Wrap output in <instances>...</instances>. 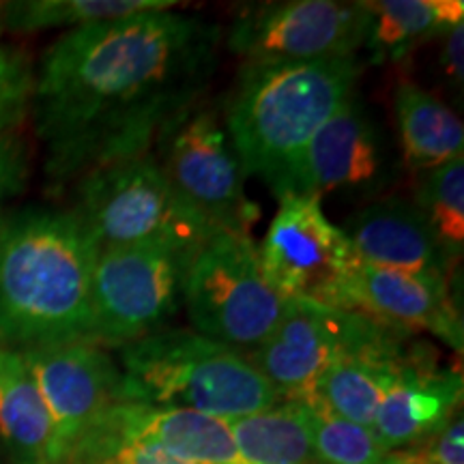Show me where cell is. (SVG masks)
Instances as JSON below:
<instances>
[{
  "mask_svg": "<svg viewBox=\"0 0 464 464\" xmlns=\"http://www.w3.org/2000/svg\"><path fill=\"white\" fill-rule=\"evenodd\" d=\"M222 28L149 11L63 33L33 73L28 112L56 188L150 153L211 86Z\"/></svg>",
  "mask_w": 464,
  "mask_h": 464,
  "instance_id": "obj_1",
  "label": "cell"
},
{
  "mask_svg": "<svg viewBox=\"0 0 464 464\" xmlns=\"http://www.w3.org/2000/svg\"><path fill=\"white\" fill-rule=\"evenodd\" d=\"M97 254L72 208L7 213L0 222V346L89 342Z\"/></svg>",
  "mask_w": 464,
  "mask_h": 464,
  "instance_id": "obj_2",
  "label": "cell"
},
{
  "mask_svg": "<svg viewBox=\"0 0 464 464\" xmlns=\"http://www.w3.org/2000/svg\"><path fill=\"white\" fill-rule=\"evenodd\" d=\"M362 72L357 56L243 63L222 116L246 177H258L277 200L297 194L312 138L353 95Z\"/></svg>",
  "mask_w": 464,
  "mask_h": 464,
  "instance_id": "obj_3",
  "label": "cell"
},
{
  "mask_svg": "<svg viewBox=\"0 0 464 464\" xmlns=\"http://www.w3.org/2000/svg\"><path fill=\"white\" fill-rule=\"evenodd\" d=\"M116 351L125 402L188 409L222 421L282 402L243 353L194 329H161Z\"/></svg>",
  "mask_w": 464,
  "mask_h": 464,
  "instance_id": "obj_4",
  "label": "cell"
},
{
  "mask_svg": "<svg viewBox=\"0 0 464 464\" xmlns=\"http://www.w3.org/2000/svg\"><path fill=\"white\" fill-rule=\"evenodd\" d=\"M100 249L166 247L198 254L218 235L168 183L155 153L91 168L73 181V207Z\"/></svg>",
  "mask_w": 464,
  "mask_h": 464,
  "instance_id": "obj_5",
  "label": "cell"
},
{
  "mask_svg": "<svg viewBox=\"0 0 464 464\" xmlns=\"http://www.w3.org/2000/svg\"><path fill=\"white\" fill-rule=\"evenodd\" d=\"M286 305L265 282L249 237L218 232L191 260L183 307L191 329L219 344L252 351L277 327Z\"/></svg>",
  "mask_w": 464,
  "mask_h": 464,
  "instance_id": "obj_6",
  "label": "cell"
},
{
  "mask_svg": "<svg viewBox=\"0 0 464 464\" xmlns=\"http://www.w3.org/2000/svg\"><path fill=\"white\" fill-rule=\"evenodd\" d=\"M196 254L166 247L100 249L92 271L89 342L121 348L161 332L183 305Z\"/></svg>",
  "mask_w": 464,
  "mask_h": 464,
  "instance_id": "obj_7",
  "label": "cell"
},
{
  "mask_svg": "<svg viewBox=\"0 0 464 464\" xmlns=\"http://www.w3.org/2000/svg\"><path fill=\"white\" fill-rule=\"evenodd\" d=\"M155 160L208 228L249 237L260 208L246 194L247 177L224 127L222 106H196L158 142Z\"/></svg>",
  "mask_w": 464,
  "mask_h": 464,
  "instance_id": "obj_8",
  "label": "cell"
},
{
  "mask_svg": "<svg viewBox=\"0 0 464 464\" xmlns=\"http://www.w3.org/2000/svg\"><path fill=\"white\" fill-rule=\"evenodd\" d=\"M277 202L280 207L256 247L265 282L286 301L335 307L342 282L357 263L351 243L324 216L321 200L290 194Z\"/></svg>",
  "mask_w": 464,
  "mask_h": 464,
  "instance_id": "obj_9",
  "label": "cell"
},
{
  "mask_svg": "<svg viewBox=\"0 0 464 464\" xmlns=\"http://www.w3.org/2000/svg\"><path fill=\"white\" fill-rule=\"evenodd\" d=\"M365 3L284 0L249 5L230 24L226 45L246 63H310L357 56Z\"/></svg>",
  "mask_w": 464,
  "mask_h": 464,
  "instance_id": "obj_10",
  "label": "cell"
},
{
  "mask_svg": "<svg viewBox=\"0 0 464 464\" xmlns=\"http://www.w3.org/2000/svg\"><path fill=\"white\" fill-rule=\"evenodd\" d=\"M392 332L400 329L359 312L288 301L274 332L243 355L274 385L282 400L307 402L335 357L351 348L372 344Z\"/></svg>",
  "mask_w": 464,
  "mask_h": 464,
  "instance_id": "obj_11",
  "label": "cell"
},
{
  "mask_svg": "<svg viewBox=\"0 0 464 464\" xmlns=\"http://www.w3.org/2000/svg\"><path fill=\"white\" fill-rule=\"evenodd\" d=\"M20 353L50 417V464H67L92 423L125 402L121 365L86 340Z\"/></svg>",
  "mask_w": 464,
  "mask_h": 464,
  "instance_id": "obj_12",
  "label": "cell"
},
{
  "mask_svg": "<svg viewBox=\"0 0 464 464\" xmlns=\"http://www.w3.org/2000/svg\"><path fill=\"white\" fill-rule=\"evenodd\" d=\"M396 161L372 110L353 92L329 116L307 147L297 194L376 196L392 183Z\"/></svg>",
  "mask_w": 464,
  "mask_h": 464,
  "instance_id": "obj_13",
  "label": "cell"
},
{
  "mask_svg": "<svg viewBox=\"0 0 464 464\" xmlns=\"http://www.w3.org/2000/svg\"><path fill=\"white\" fill-rule=\"evenodd\" d=\"M338 310L359 312L400 332H428L462 351V314L451 297L450 277L353 265L338 293Z\"/></svg>",
  "mask_w": 464,
  "mask_h": 464,
  "instance_id": "obj_14",
  "label": "cell"
},
{
  "mask_svg": "<svg viewBox=\"0 0 464 464\" xmlns=\"http://www.w3.org/2000/svg\"><path fill=\"white\" fill-rule=\"evenodd\" d=\"M426 348L409 344L376 409L372 432L390 454L421 445L460 411L462 372L440 368Z\"/></svg>",
  "mask_w": 464,
  "mask_h": 464,
  "instance_id": "obj_15",
  "label": "cell"
},
{
  "mask_svg": "<svg viewBox=\"0 0 464 464\" xmlns=\"http://www.w3.org/2000/svg\"><path fill=\"white\" fill-rule=\"evenodd\" d=\"M340 228L359 263L443 277H450L456 266L415 200H374Z\"/></svg>",
  "mask_w": 464,
  "mask_h": 464,
  "instance_id": "obj_16",
  "label": "cell"
},
{
  "mask_svg": "<svg viewBox=\"0 0 464 464\" xmlns=\"http://www.w3.org/2000/svg\"><path fill=\"white\" fill-rule=\"evenodd\" d=\"M125 437L155 445L188 464H239L228 423L188 409L119 402L102 415Z\"/></svg>",
  "mask_w": 464,
  "mask_h": 464,
  "instance_id": "obj_17",
  "label": "cell"
},
{
  "mask_svg": "<svg viewBox=\"0 0 464 464\" xmlns=\"http://www.w3.org/2000/svg\"><path fill=\"white\" fill-rule=\"evenodd\" d=\"M413 334L392 332L381 340L342 353L318 379L307 402L363 428H372L376 409Z\"/></svg>",
  "mask_w": 464,
  "mask_h": 464,
  "instance_id": "obj_18",
  "label": "cell"
},
{
  "mask_svg": "<svg viewBox=\"0 0 464 464\" xmlns=\"http://www.w3.org/2000/svg\"><path fill=\"white\" fill-rule=\"evenodd\" d=\"M365 9L363 48L376 65L404 63L421 44L464 22L462 0H376Z\"/></svg>",
  "mask_w": 464,
  "mask_h": 464,
  "instance_id": "obj_19",
  "label": "cell"
},
{
  "mask_svg": "<svg viewBox=\"0 0 464 464\" xmlns=\"http://www.w3.org/2000/svg\"><path fill=\"white\" fill-rule=\"evenodd\" d=\"M0 443L9 464H50V417L20 351L0 346Z\"/></svg>",
  "mask_w": 464,
  "mask_h": 464,
  "instance_id": "obj_20",
  "label": "cell"
},
{
  "mask_svg": "<svg viewBox=\"0 0 464 464\" xmlns=\"http://www.w3.org/2000/svg\"><path fill=\"white\" fill-rule=\"evenodd\" d=\"M393 114L406 164L417 172L462 158V121L420 84L411 80L398 82L393 92Z\"/></svg>",
  "mask_w": 464,
  "mask_h": 464,
  "instance_id": "obj_21",
  "label": "cell"
},
{
  "mask_svg": "<svg viewBox=\"0 0 464 464\" xmlns=\"http://www.w3.org/2000/svg\"><path fill=\"white\" fill-rule=\"evenodd\" d=\"M239 458L247 464H321L295 400L226 421Z\"/></svg>",
  "mask_w": 464,
  "mask_h": 464,
  "instance_id": "obj_22",
  "label": "cell"
},
{
  "mask_svg": "<svg viewBox=\"0 0 464 464\" xmlns=\"http://www.w3.org/2000/svg\"><path fill=\"white\" fill-rule=\"evenodd\" d=\"M177 0H14L0 5V24L5 33L31 34L54 28H82L102 22L177 9Z\"/></svg>",
  "mask_w": 464,
  "mask_h": 464,
  "instance_id": "obj_23",
  "label": "cell"
},
{
  "mask_svg": "<svg viewBox=\"0 0 464 464\" xmlns=\"http://www.w3.org/2000/svg\"><path fill=\"white\" fill-rule=\"evenodd\" d=\"M420 174L417 207L430 222L445 252L458 260L464 246V158L445 161Z\"/></svg>",
  "mask_w": 464,
  "mask_h": 464,
  "instance_id": "obj_24",
  "label": "cell"
},
{
  "mask_svg": "<svg viewBox=\"0 0 464 464\" xmlns=\"http://www.w3.org/2000/svg\"><path fill=\"white\" fill-rule=\"evenodd\" d=\"M299 406L321 464H390L392 454L379 443L372 428L342 420L318 404Z\"/></svg>",
  "mask_w": 464,
  "mask_h": 464,
  "instance_id": "obj_25",
  "label": "cell"
},
{
  "mask_svg": "<svg viewBox=\"0 0 464 464\" xmlns=\"http://www.w3.org/2000/svg\"><path fill=\"white\" fill-rule=\"evenodd\" d=\"M67 464H188L155 445L130 439L102 417L75 445Z\"/></svg>",
  "mask_w": 464,
  "mask_h": 464,
  "instance_id": "obj_26",
  "label": "cell"
},
{
  "mask_svg": "<svg viewBox=\"0 0 464 464\" xmlns=\"http://www.w3.org/2000/svg\"><path fill=\"white\" fill-rule=\"evenodd\" d=\"M31 89V63L20 50L5 42V31L0 24V131L17 130L28 112Z\"/></svg>",
  "mask_w": 464,
  "mask_h": 464,
  "instance_id": "obj_27",
  "label": "cell"
},
{
  "mask_svg": "<svg viewBox=\"0 0 464 464\" xmlns=\"http://www.w3.org/2000/svg\"><path fill=\"white\" fill-rule=\"evenodd\" d=\"M31 174L28 144L17 130L0 131V222L7 216L9 202L24 191Z\"/></svg>",
  "mask_w": 464,
  "mask_h": 464,
  "instance_id": "obj_28",
  "label": "cell"
},
{
  "mask_svg": "<svg viewBox=\"0 0 464 464\" xmlns=\"http://www.w3.org/2000/svg\"><path fill=\"white\" fill-rule=\"evenodd\" d=\"M423 464H464V421L458 413L437 434L409 450Z\"/></svg>",
  "mask_w": 464,
  "mask_h": 464,
  "instance_id": "obj_29",
  "label": "cell"
},
{
  "mask_svg": "<svg viewBox=\"0 0 464 464\" xmlns=\"http://www.w3.org/2000/svg\"><path fill=\"white\" fill-rule=\"evenodd\" d=\"M439 69L448 89L462 97L464 86V22L439 37Z\"/></svg>",
  "mask_w": 464,
  "mask_h": 464,
  "instance_id": "obj_30",
  "label": "cell"
},
{
  "mask_svg": "<svg viewBox=\"0 0 464 464\" xmlns=\"http://www.w3.org/2000/svg\"><path fill=\"white\" fill-rule=\"evenodd\" d=\"M390 464H423L409 454V451H393Z\"/></svg>",
  "mask_w": 464,
  "mask_h": 464,
  "instance_id": "obj_31",
  "label": "cell"
},
{
  "mask_svg": "<svg viewBox=\"0 0 464 464\" xmlns=\"http://www.w3.org/2000/svg\"><path fill=\"white\" fill-rule=\"evenodd\" d=\"M239 464H247V462H243V460H241V462H239Z\"/></svg>",
  "mask_w": 464,
  "mask_h": 464,
  "instance_id": "obj_32",
  "label": "cell"
}]
</instances>
